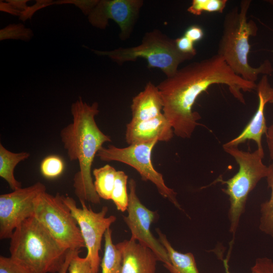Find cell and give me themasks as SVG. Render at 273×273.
Segmentation results:
<instances>
[{"mask_svg":"<svg viewBox=\"0 0 273 273\" xmlns=\"http://www.w3.org/2000/svg\"><path fill=\"white\" fill-rule=\"evenodd\" d=\"M214 84L226 85L232 95L244 104L242 92H251L257 88L255 83L235 73L217 54L178 69L158 85L163 113L177 136L191 138L201 118L198 112L193 111V106L199 96Z\"/></svg>","mask_w":273,"mask_h":273,"instance_id":"obj_1","label":"cell"},{"mask_svg":"<svg viewBox=\"0 0 273 273\" xmlns=\"http://www.w3.org/2000/svg\"><path fill=\"white\" fill-rule=\"evenodd\" d=\"M98 103L92 105L81 98L71 107L72 122L63 128L60 137L70 161H77L78 171L73 178L74 193L80 202L100 203L92 176L94 158L105 143L112 141L98 127L95 116L99 113Z\"/></svg>","mask_w":273,"mask_h":273,"instance_id":"obj_2","label":"cell"},{"mask_svg":"<svg viewBox=\"0 0 273 273\" xmlns=\"http://www.w3.org/2000/svg\"><path fill=\"white\" fill-rule=\"evenodd\" d=\"M10 239V257L35 273H66L76 252L63 247L34 216L23 221Z\"/></svg>","mask_w":273,"mask_h":273,"instance_id":"obj_3","label":"cell"},{"mask_svg":"<svg viewBox=\"0 0 273 273\" xmlns=\"http://www.w3.org/2000/svg\"><path fill=\"white\" fill-rule=\"evenodd\" d=\"M251 2L250 0L242 1L239 8H234L225 16L217 54L235 73L247 81L255 83L259 75H270L273 68L268 60L257 67L249 63L248 56L251 48L249 38L255 36L258 31L255 22L247 18Z\"/></svg>","mask_w":273,"mask_h":273,"instance_id":"obj_4","label":"cell"},{"mask_svg":"<svg viewBox=\"0 0 273 273\" xmlns=\"http://www.w3.org/2000/svg\"><path fill=\"white\" fill-rule=\"evenodd\" d=\"M222 147L239 165L238 171L233 177L226 180L219 177L216 180L226 185L222 191L229 198V231L235 236L241 217L245 211L248 195L258 182L266 177L268 166L262 161L264 150L257 149L250 152L241 150L238 147Z\"/></svg>","mask_w":273,"mask_h":273,"instance_id":"obj_5","label":"cell"},{"mask_svg":"<svg viewBox=\"0 0 273 273\" xmlns=\"http://www.w3.org/2000/svg\"><path fill=\"white\" fill-rule=\"evenodd\" d=\"M98 56H107L119 65L135 61L139 58L146 60L149 68H158L167 77L173 76L178 66L194 56L183 53L177 48L173 39L158 29L146 33L140 45L129 48H119L112 51L92 50Z\"/></svg>","mask_w":273,"mask_h":273,"instance_id":"obj_6","label":"cell"},{"mask_svg":"<svg viewBox=\"0 0 273 273\" xmlns=\"http://www.w3.org/2000/svg\"><path fill=\"white\" fill-rule=\"evenodd\" d=\"M34 216L65 248L80 252L85 247L77 222L59 193L41 194L35 201Z\"/></svg>","mask_w":273,"mask_h":273,"instance_id":"obj_7","label":"cell"},{"mask_svg":"<svg viewBox=\"0 0 273 273\" xmlns=\"http://www.w3.org/2000/svg\"><path fill=\"white\" fill-rule=\"evenodd\" d=\"M157 143V141H154L130 145L125 148L109 145L106 148L102 147L97 156L103 161H118L133 167L143 180L152 183L162 197L182 210L176 198L177 193L166 186L162 174L155 169L152 162V151Z\"/></svg>","mask_w":273,"mask_h":273,"instance_id":"obj_8","label":"cell"},{"mask_svg":"<svg viewBox=\"0 0 273 273\" xmlns=\"http://www.w3.org/2000/svg\"><path fill=\"white\" fill-rule=\"evenodd\" d=\"M62 198L79 226L87 251L85 257L89 260L94 272L98 273L100 264L99 251L103 237L116 221V217L114 215L106 216L108 211L107 206H103L100 212H95L87 207L85 202H80L81 208H80L77 207L73 198L63 195Z\"/></svg>","mask_w":273,"mask_h":273,"instance_id":"obj_9","label":"cell"},{"mask_svg":"<svg viewBox=\"0 0 273 273\" xmlns=\"http://www.w3.org/2000/svg\"><path fill=\"white\" fill-rule=\"evenodd\" d=\"M46 187L36 182L0 195V239H10L15 230L25 220L34 216L35 201Z\"/></svg>","mask_w":273,"mask_h":273,"instance_id":"obj_10","label":"cell"},{"mask_svg":"<svg viewBox=\"0 0 273 273\" xmlns=\"http://www.w3.org/2000/svg\"><path fill=\"white\" fill-rule=\"evenodd\" d=\"M136 185L133 179L128 181V215L123 216V220L131 233L130 239L150 249L156 255L158 261L163 264L170 263L166 250L150 231L151 224L157 215L143 205L136 194Z\"/></svg>","mask_w":273,"mask_h":273,"instance_id":"obj_11","label":"cell"},{"mask_svg":"<svg viewBox=\"0 0 273 273\" xmlns=\"http://www.w3.org/2000/svg\"><path fill=\"white\" fill-rule=\"evenodd\" d=\"M143 4L141 0L98 1L88 15V20L101 29L106 28L109 19L113 20L120 28V38L126 40L132 33Z\"/></svg>","mask_w":273,"mask_h":273,"instance_id":"obj_12","label":"cell"},{"mask_svg":"<svg viewBox=\"0 0 273 273\" xmlns=\"http://www.w3.org/2000/svg\"><path fill=\"white\" fill-rule=\"evenodd\" d=\"M258 98L257 110L242 131L236 138L223 144V147H238L248 140L254 141L257 149L263 150L262 137L266 134L268 127L264 115L265 105L271 97L273 88L270 86L267 75H264L257 85Z\"/></svg>","mask_w":273,"mask_h":273,"instance_id":"obj_13","label":"cell"},{"mask_svg":"<svg viewBox=\"0 0 273 273\" xmlns=\"http://www.w3.org/2000/svg\"><path fill=\"white\" fill-rule=\"evenodd\" d=\"M172 126L163 113L154 118L126 124L125 141L129 145L154 141L168 142L173 136Z\"/></svg>","mask_w":273,"mask_h":273,"instance_id":"obj_14","label":"cell"},{"mask_svg":"<svg viewBox=\"0 0 273 273\" xmlns=\"http://www.w3.org/2000/svg\"><path fill=\"white\" fill-rule=\"evenodd\" d=\"M116 246L122 256L121 273H155L158 259L150 249L130 239Z\"/></svg>","mask_w":273,"mask_h":273,"instance_id":"obj_15","label":"cell"},{"mask_svg":"<svg viewBox=\"0 0 273 273\" xmlns=\"http://www.w3.org/2000/svg\"><path fill=\"white\" fill-rule=\"evenodd\" d=\"M163 103L157 86L151 82L133 98L131 105V120L141 121L154 118L162 114Z\"/></svg>","mask_w":273,"mask_h":273,"instance_id":"obj_16","label":"cell"},{"mask_svg":"<svg viewBox=\"0 0 273 273\" xmlns=\"http://www.w3.org/2000/svg\"><path fill=\"white\" fill-rule=\"evenodd\" d=\"M156 231L159 241L166 250L169 258L170 263L163 264L169 273H200L193 253H183L177 251L159 229H156Z\"/></svg>","mask_w":273,"mask_h":273,"instance_id":"obj_17","label":"cell"},{"mask_svg":"<svg viewBox=\"0 0 273 273\" xmlns=\"http://www.w3.org/2000/svg\"><path fill=\"white\" fill-rule=\"evenodd\" d=\"M29 157L28 152H12L0 144V176L7 182L13 191L22 188L21 183L15 177V168L20 162Z\"/></svg>","mask_w":273,"mask_h":273,"instance_id":"obj_18","label":"cell"},{"mask_svg":"<svg viewBox=\"0 0 273 273\" xmlns=\"http://www.w3.org/2000/svg\"><path fill=\"white\" fill-rule=\"evenodd\" d=\"M116 172L117 170L109 164L93 170L95 189L100 198L111 200Z\"/></svg>","mask_w":273,"mask_h":273,"instance_id":"obj_19","label":"cell"},{"mask_svg":"<svg viewBox=\"0 0 273 273\" xmlns=\"http://www.w3.org/2000/svg\"><path fill=\"white\" fill-rule=\"evenodd\" d=\"M112 231L108 229L104 234L105 248L101 262L102 273H121L122 256L112 241Z\"/></svg>","mask_w":273,"mask_h":273,"instance_id":"obj_20","label":"cell"},{"mask_svg":"<svg viewBox=\"0 0 273 273\" xmlns=\"http://www.w3.org/2000/svg\"><path fill=\"white\" fill-rule=\"evenodd\" d=\"M268 188L271 190L269 199L260 205L259 230L273 239V162L268 166L265 177Z\"/></svg>","mask_w":273,"mask_h":273,"instance_id":"obj_21","label":"cell"},{"mask_svg":"<svg viewBox=\"0 0 273 273\" xmlns=\"http://www.w3.org/2000/svg\"><path fill=\"white\" fill-rule=\"evenodd\" d=\"M128 176L121 170L117 171L111 199L118 210H127L128 204V194L127 192Z\"/></svg>","mask_w":273,"mask_h":273,"instance_id":"obj_22","label":"cell"},{"mask_svg":"<svg viewBox=\"0 0 273 273\" xmlns=\"http://www.w3.org/2000/svg\"><path fill=\"white\" fill-rule=\"evenodd\" d=\"M227 0H193L187 11L195 15H200L203 12H223Z\"/></svg>","mask_w":273,"mask_h":273,"instance_id":"obj_23","label":"cell"},{"mask_svg":"<svg viewBox=\"0 0 273 273\" xmlns=\"http://www.w3.org/2000/svg\"><path fill=\"white\" fill-rule=\"evenodd\" d=\"M41 174L47 178H54L60 176L64 171V163L59 156L51 155L45 157L40 165Z\"/></svg>","mask_w":273,"mask_h":273,"instance_id":"obj_24","label":"cell"},{"mask_svg":"<svg viewBox=\"0 0 273 273\" xmlns=\"http://www.w3.org/2000/svg\"><path fill=\"white\" fill-rule=\"evenodd\" d=\"M33 35L31 29L25 28L23 24H10L0 31L1 40L6 39L29 40Z\"/></svg>","mask_w":273,"mask_h":273,"instance_id":"obj_25","label":"cell"},{"mask_svg":"<svg viewBox=\"0 0 273 273\" xmlns=\"http://www.w3.org/2000/svg\"><path fill=\"white\" fill-rule=\"evenodd\" d=\"M0 273H35L30 268L11 257L0 256Z\"/></svg>","mask_w":273,"mask_h":273,"instance_id":"obj_26","label":"cell"},{"mask_svg":"<svg viewBox=\"0 0 273 273\" xmlns=\"http://www.w3.org/2000/svg\"><path fill=\"white\" fill-rule=\"evenodd\" d=\"M79 252H75L70 261L68 270L69 273H95L88 259L80 257Z\"/></svg>","mask_w":273,"mask_h":273,"instance_id":"obj_27","label":"cell"},{"mask_svg":"<svg viewBox=\"0 0 273 273\" xmlns=\"http://www.w3.org/2000/svg\"><path fill=\"white\" fill-rule=\"evenodd\" d=\"M251 270L256 273H273V260L266 257L257 258Z\"/></svg>","mask_w":273,"mask_h":273,"instance_id":"obj_28","label":"cell"},{"mask_svg":"<svg viewBox=\"0 0 273 273\" xmlns=\"http://www.w3.org/2000/svg\"><path fill=\"white\" fill-rule=\"evenodd\" d=\"M176 46L178 50L185 54H188L195 56L196 50L194 47V42L185 35L175 39Z\"/></svg>","mask_w":273,"mask_h":273,"instance_id":"obj_29","label":"cell"},{"mask_svg":"<svg viewBox=\"0 0 273 273\" xmlns=\"http://www.w3.org/2000/svg\"><path fill=\"white\" fill-rule=\"evenodd\" d=\"M184 35L195 42L202 39L204 36V31L200 26L192 25L186 30Z\"/></svg>","mask_w":273,"mask_h":273,"instance_id":"obj_30","label":"cell"},{"mask_svg":"<svg viewBox=\"0 0 273 273\" xmlns=\"http://www.w3.org/2000/svg\"><path fill=\"white\" fill-rule=\"evenodd\" d=\"M270 158L273 160V121L265 134Z\"/></svg>","mask_w":273,"mask_h":273,"instance_id":"obj_31","label":"cell"},{"mask_svg":"<svg viewBox=\"0 0 273 273\" xmlns=\"http://www.w3.org/2000/svg\"><path fill=\"white\" fill-rule=\"evenodd\" d=\"M230 244H231V248L229 251L228 255L226 256V257L224 259L222 255H218L219 259H220L222 261L223 267H224V271L225 273H231L230 271V267L229 265V260L230 258L229 256L230 255V252H231V250L232 249V247L233 244V241H232ZM249 273H256V272L251 270V272H249Z\"/></svg>","mask_w":273,"mask_h":273,"instance_id":"obj_32","label":"cell"},{"mask_svg":"<svg viewBox=\"0 0 273 273\" xmlns=\"http://www.w3.org/2000/svg\"><path fill=\"white\" fill-rule=\"evenodd\" d=\"M269 103L273 104V92H272L271 97L269 101Z\"/></svg>","mask_w":273,"mask_h":273,"instance_id":"obj_33","label":"cell"},{"mask_svg":"<svg viewBox=\"0 0 273 273\" xmlns=\"http://www.w3.org/2000/svg\"><path fill=\"white\" fill-rule=\"evenodd\" d=\"M272 62H273V58H272Z\"/></svg>","mask_w":273,"mask_h":273,"instance_id":"obj_34","label":"cell"}]
</instances>
